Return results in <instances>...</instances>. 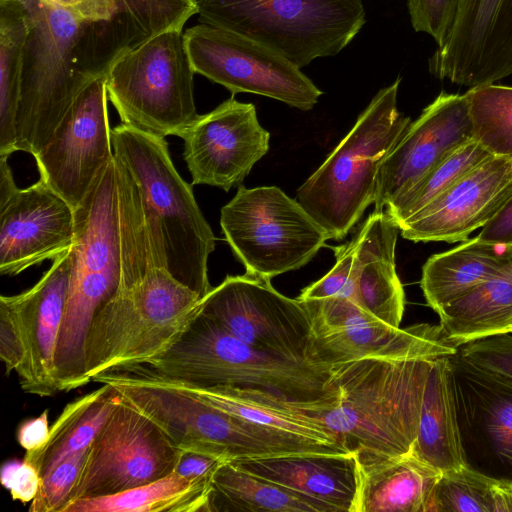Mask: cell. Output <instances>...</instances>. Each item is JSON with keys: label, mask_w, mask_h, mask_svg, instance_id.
<instances>
[{"label": "cell", "mask_w": 512, "mask_h": 512, "mask_svg": "<svg viewBox=\"0 0 512 512\" xmlns=\"http://www.w3.org/2000/svg\"><path fill=\"white\" fill-rule=\"evenodd\" d=\"M112 146L133 179L154 264L205 296L212 289L208 258L215 236L165 138L121 123L112 129Z\"/></svg>", "instance_id": "cell-1"}, {"label": "cell", "mask_w": 512, "mask_h": 512, "mask_svg": "<svg viewBox=\"0 0 512 512\" xmlns=\"http://www.w3.org/2000/svg\"><path fill=\"white\" fill-rule=\"evenodd\" d=\"M433 360L364 358L333 364L337 402L327 408L298 407L346 452L408 453Z\"/></svg>", "instance_id": "cell-2"}, {"label": "cell", "mask_w": 512, "mask_h": 512, "mask_svg": "<svg viewBox=\"0 0 512 512\" xmlns=\"http://www.w3.org/2000/svg\"><path fill=\"white\" fill-rule=\"evenodd\" d=\"M146 366L167 378L297 405L327 408L338 400L331 366L259 351L200 310L181 336Z\"/></svg>", "instance_id": "cell-3"}, {"label": "cell", "mask_w": 512, "mask_h": 512, "mask_svg": "<svg viewBox=\"0 0 512 512\" xmlns=\"http://www.w3.org/2000/svg\"><path fill=\"white\" fill-rule=\"evenodd\" d=\"M75 234L55 375L59 392L82 387L85 344L92 320L121 281L118 191L114 156L74 209Z\"/></svg>", "instance_id": "cell-4"}, {"label": "cell", "mask_w": 512, "mask_h": 512, "mask_svg": "<svg viewBox=\"0 0 512 512\" xmlns=\"http://www.w3.org/2000/svg\"><path fill=\"white\" fill-rule=\"evenodd\" d=\"M203 297L154 264L122 280L90 325L85 344L87 383L107 370L146 365L164 352L197 315Z\"/></svg>", "instance_id": "cell-5"}, {"label": "cell", "mask_w": 512, "mask_h": 512, "mask_svg": "<svg viewBox=\"0 0 512 512\" xmlns=\"http://www.w3.org/2000/svg\"><path fill=\"white\" fill-rule=\"evenodd\" d=\"M92 381L114 387L153 420L180 450H195L227 461L296 453H344L267 430L152 380L141 365L97 374Z\"/></svg>", "instance_id": "cell-6"}, {"label": "cell", "mask_w": 512, "mask_h": 512, "mask_svg": "<svg viewBox=\"0 0 512 512\" xmlns=\"http://www.w3.org/2000/svg\"><path fill=\"white\" fill-rule=\"evenodd\" d=\"M400 81L378 91L352 129L297 190V201L328 239H343L374 203L379 167L411 122L397 108Z\"/></svg>", "instance_id": "cell-7"}, {"label": "cell", "mask_w": 512, "mask_h": 512, "mask_svg": "<svg viewBox=\"0 0 512 512\" xmlns=\"http://www.w3.org/2000/svg\"><path fill=\"white\" fill-rule=\"evenodd\" d=\"M199 21L250 38L302 68L335 56L365 24L362 0H198Z\"/></svg>", "instance_id": "cell-8"}, {"label": "cell", "mask_w": 512, "mask_h": 512, "mask_svg": "<svg viewBox=\"0 0 512 512\" xmlns=\"http://www.w3.org/2000/svg\"><path fill=\"white\" fill-rule=\"evenodd\" d=\"M30 11L32 28L16 117V151L35 156L96 77L84 69L79 52L89 21L40 1Z\"/></svg>", "instance_id": "cell-9"}, {"label": "cell", "mask_w": 512, "mask_h": 512, "mask_svg": "<svg viewBox=\"0 0 512 512\" xmlns=\"http://www.w3.org/2000/svg\"><path fill=\"white\" fill-rule=\"evenodd\" d=\"M194 74L183 31H165L110 65L108 100L121 123L164 138L181 137L199 116Z\"/></svg>", "instance_id": "cell-10"}, {"label": "cell", "mask_w": 512, "mask_h": 512, "mask_svg": "<svg viewBox=\"0 0 512 512\" xmlns=\"http://www.w3.org/2000/svg\"><path fill=\"white\" fill-rule=\"evenodd\" d=\"M226 241L246 272L272 279L306 265L325 246V230L276 186H239L221 208Z\"/></svg>", "instance_id": "cell-11"}, {"label": "cell", "mask_w": 512, "mask_h": 512, "mask_svg": "<svg viewBox=\"0 0 512 512\" xmlns=\"http://www.w3.org/2000/svg\"><path fill=\"white\" fill-rule=\"evenodd\" d=\"M200 312L259 351L316 363L308 311L297 298L278 292L271 279L229 275L203 297Z\"/></svg>", "instance_id": "cell-12"}, {"label": "cell", "mask_w": 512, "mask_h": 512, "mask_svg": "<svg viewBox=\"0 0 512 512\" xmlns=\"http://www.w3.org/2000/svg\"><path fill=\"white\" fill-rule=\"evenodd\" d=\"M195 73L232 95L253 93L310 110L323 92L291 61L240 34L198 24L183 32Z\"/></svg>", "instance_id": "cell-13"}, {"label": "cell", "mask_w": 512, "mask_h": 512, "mask_svg": "<svg viewBox=\"0 0 512 512\" xmlns=\"http://www.w3.org/2000/svg\"><path fill=\"white\" fill-rule=\"evenodd\" d=\"M300 301L311 318L313 357L321 365L364 358L436 359L458 351L440 325L393 327L343 297Z\"/></svg>", "instance_id": "cell-14"}, {"label": "cell", "mask_w": 512, "mask_h": 512, "mask_svg": "<svg viewBox=\"0 0 512 512\" xmlns=\"http://www.w3.org/2000/svg\"><path fill=\"white\" fill-rule=\"evenodd\" d=\"M179 452L153 420L120 394L90 446L75 500L112 495L164 477L174 471Z\"/></svg>", "instance_id": "cell-15"}, {"label": "cell", "mask_w": 512, "mask_h": 512, "mask_svg": "<svg viewBox=\"0 0 512 512\" xmlns=\"http://www.w3.org/2000/svg\"><path fill=\"white\" fill-rule=\"evenodd\" d=\"M105 76L78 95L53 135L34 157L40 178L77 208L113 159Z\"/></svg>", "instance_id": "cell-16"}, {"label": "cell", "mask_w": 512, "mask_h": 512, "mask_svg": "<svg viewBox=\"0 0 512 512\" xmlns=\"http://www.w3.org/2000/svg\"><path fill=\"white\" fill-rule=\"evenodd\" d=\"M180 138L192 184L229 191L269 151L270 134L260 125L253 104L231 97L199 115Z\"/></svg>", "instance_id": "cell-17"}, {"label": "cell", "mask_w": 512, "mask_h": 512, "mask_svg": "<svg viewBox=\"0 0 512 512\" xmlns=\"http://www.w3.org/2000/svg\"><path fill=\"white\" fill-rule=\"evenodd\" d=\"M429 69L470 88L512 75V0H460L452 30Z\"/></svg>", "instance_id": "cell-18"}, {"label": "cell", "mask_w": 512, "mask_h": 512, "mask_svg": "<svg viewBox=\"0 0 512 512\" xmlns=\"http://www.w3.org/2000/svg\"><path fill=\"white\" fill-rule=\"evenodd\" d=\"M470 139L472 129L465 94L440 93L410 122L382 161L376 176L374 210H384Z\"/></svg>", "instance_id": "cell-19"}, {"label": "cell", "mask_w": 512, "mask_h": 512, "mask_svg": "<svg viewBox=\"0 0 512 512\" xmlns=\"http://www.w3.org/2000/svg\"><path fill=\"white\" fill-rule=\"evenodd\" d=\"M74 209L42 178L0 200V273L13 276L73 245Z\"/></svg>", "instance_id": "cell-20"}, {"label": "cell", "mask_w": 512, "mask_h": 512, "mask_svg": "<svg viewBox=\"0 0 512 512\" xmlns=\"http://www.w3.org/2000/svg\"><path fill=\"white\" fill-rule=\"evenodd\" d=\"M512 195V158L490 156L399 226L414 242H463Z\"/></svg>", "instance_id": "cell-21"}, {"label": "cell", "mask_w": 512, "mask_h": 512, "mask_svg": "<svg viewBox=\"0 0 512 512\" xmlns=\"http://www.w3.org/2000/svg\"><path fill=\"white\" fill-rule=\"evenodd\" d=\"M399 231L385 210H374L349 242L333 247L346 272L338 297L351 300L393 327H400L405 309V293L395 265Z\"/></svg>", "instance_id": "cell-22"}, {"label": "cell", "mask_w": 512, "mask_h": 512, "mask_svg": "<svg viewBox=\"0 0 512 512\" xmlns=\"http://www.w3.org/2000/svg\"><path fill=\"white\" fill-rule=\"evenodd\" d=\"M72 267L71 248L53 260L51 267L31 288L1 296L18 320L26 359L17 373L22 390L47 397L59 392L55 359Z\"/></svg>", "instance_id": "cell-23"}, {"label": "cell", "mask_w": 512, "mask_h": 512, "mask_svg": "<svg viewBox=\"0 0 512 512\" xmlns=\"http://www.w3.org/2000/svg\"><path fill=\"white\" fill-rule=\"evenodd\" d=\"M195 14L198 0H113L108 21L87 24L79 42L81 63L92 76H105L117 58L160 33L183 31Z\"/></svg>", "instance_id": "cell-24"}, {"label": "cell", "mask_w": 512, "mask_h": 512, "mask_svg": "<svg viewBox=\"0 0 512 512\" xmlns=\"http://www.w3.org/2000/svg\"><path fill=\"white\" fill-rule=\"evenodd\" d=\"M449 361L458 418L472 422L467 426L500 464L502 480L512 483V378L468 362L458 351Z\"/></svg>", "instance_id": "cell-25"}, {"label": "cell", "mask_w": 512, "mask_h": 512, "mask_svg": "<svg viewBox=\"0 0 512 512\" xmlns=\"http://www.w3.org/2000/svg\"><path fill=\"white\" fill-rule=\"evenodd\" d=\"M233 465L316 499L334 512H354L358 488L355 453H296L238 459Z\"/></svg>", "instance_id": "cell-26"}, {"label": "cell", "mask_w": 512, "mask_h": 512, "mask_svg": "<svg viewBox=\"0 0 512 512\" xmlns=\"http://www.w3.org/2000/svg\"><path fill=\"white\" fill-rule=\"evenodd\" d=\"M358 488L354 512H426L442 474L411 451L355 453Z\"/></svg>", "instance_id": "cell-27"}, {"label": "cell", "mask_w": 512, "mask_h": 512, "mask_svg": "<svg viewBox=\"0 0 512 512\" xmlns=\"http://www.w3.org/2000/svg\"><path fill=\"white\" fill-rule=\"evenodd\" d=\"M411 452L442 473L468 466L449 356L434 359L428 372Z\"/></svg>", "instance_id": "cell-28"}, {"label": "cell", "mask_w": 512, "mask_h": 512, "mask_svg": "<svg viewBox=\"0 0 512 512\" xmlns=\"http://www.w3.org/2000/svg\"><path fill=\"white\" fill-rule=\"evenodd\" d=\"M512 263V245L478 237L434 254L422 267L420 286L427 304L437 312L471 288L502 273Z\"/></svg>", "instance_id": "cell-29"}, {"label": "cell", "mask_w": 512, "mask_h": 512, "mask_svg": "<svg viewBox=\"0 0 512 512\" xmlns=\"http://www.w3.org/2000/svg\"><path fill=\"white\" fill-rule=\"evenodd\" d=\"M445 337L459 347L512 333V263L437 311Z\"/></svg>", "instance_id": "cell-30"}, {"label": "cell", "mask_w": 512, "mask_h": 512, "mask_svg": "<svg viewBox=\"0 0 512 512\" xmlns=\"http://www.w3.org/2000/svg\"><path fill=\"white\" fill-rule=\"evenodd\" d=\"M120 400L119 392L108 384L68 403L50 427L43 447L26 452L23 459L43 477L69 456L87 450Z\"/></svg>", "instance_id": "cell-31"}, {"label": "cell", "mask_w": 512, "mask_h": 512, "mask_svg": "<svg viewBox=\"0 0 512 512\" xmlns=\"http://www.w3.org/2000/svg\"><path fill=\"white\" fill-rule=\"evenodd\" d=\"M213 480L176 472L149 483L97 498L73 501L64 512H210Z\"/></svg>", "instance_id": "cell-32"}, {"label": "cell", "mask_w": 512, "mask_h": 512, "mask_svg": "<svg viewBox=\"0 0 512 512\" xmlns=\"http://www.w3.org/2000/svg\"><path fill=\"white\" fill-rule=\"evenodd\" d=\"M31 11L20 0H0V157L16 151V117Z\"/></svg>", "instance_id": "cell-33"}, {"label": "cell", "mask_w": 512, "mask_h": 512, "mask_svg": "<svg viewBox=\"0 0 512 512\" xmlns=\"http://www.w3.org/2000/svg\"><path fill=\"white\" fill-rule=\"evenodd\" d=\"M211 511L334 512L316 499L239 469L230 461L214 475Z\"/></svg>", "instance_id": "cell-34"}, {"label": "cell", "mask_w": 512, "mask_h": 512, "mask_svg": "<svg viewBox=\"0 0 512 512\" xmlns=\"http://www.w3.org/2000/svg\"><path fill=\"white\" fill-rule=\"evenodd\" d=\"M426 512H512V483L468 466L444 472Z\"/></svg>", "instance_id": "cell-35"}, {"label": "cell", "mask_w": 512, "mask_h": 512, "mask_svg": "<svg viewBox=\"0 0 512 512\" xmlns=\"http://www.w3.org/2000/svg\"><path fill=\"white\" fill-rule=\"evenodd\" d=\"M490 156L477 141L468 140L384 210L399 227Z\"/></svg>", "instance_id": "cell-36"}, {"label": "cell", "mask_w": 512, "mask_h": 512, "mask_svg": "<svg viewBox=\"0 0 512 512\" xmlns=\"http://www.w3.org/2000/svg\"><path fill=\"white\" fill-rule=\"evenodd\" d=\"M472 139L490 155L512 158V87L486 84L465 93Z\"/></svg>", "instance_id": "cell-37"}, {"label": "cell", "mask_w": 512, "mask_h": 512, "mask_svg": "<svg viewBox=\"0 0 512 512\" xmlns=\"http://www.w3.org/2000/svg\"><path fill=\"white\" fill-rule=\"evenodd\" d=\"M89 449L67 457L52 467L43 477L37 496L31 501L30 512H64L75 500Z\"/></svg>", "instance_id": "cell-38"}, {"label": "cell", "mask_w": 512, "mask_h": 512, "mask_svg": "<svg viewBox=\"0 0 512 512\" xmlns=\"http://www.w3.org/2000/svg\"><path fill=\"white\" fill-rule=\"evenodd\" d=\"M460 0H408L412 27L429 34L442 46L447 40L458 11Z\"/></svg>", "instance_id": "cell-39"}, {"label": "cell", "mask_w": 512, "mask_h": 512, "mask_svg": "<svg viewBox=\"0 0 512 512\" xmlns=\"http://www.w3.org/2000/svg\"><path fill=\"white\" fill-rule=\"evenodd\" d=\"M458 353L468 362L512 378V335L503 333L465 343Z\"/></svg>", "instance_id": "cell-40"}, {"label": "cell", "mask_w": 512, "mask_h": 512, "mask_svg": "<svg viewBox=\"0 0 512 512\" xmlns=\"http://www.w3.org/2000/svg\"><path fill=\"white\" fill-rule=\"evenodd\" d=\"M0 358L6 375L19 372L26 359V347L15 313L0 299Z\"/></svg>", "instance_id": "cell-41"}, {"label": "cell", "mask_w": 512, "mask_h": 512, "mask_svg": "<svg viewBox=\"0 0 512 512\" xmlns=\"http://www.w3.org/2000/svg\"><path fill=\"white\" fill-rule=\"evenodd\" d=\"M0 480L13 500L26 504L37 496L42 477L37 468L25 459H11L3 463Z\"/></svg>", "instance_id": "cell-42"}, {"label": "cell", "mask_w": 512, "mask_h": 512, "mask_svg": "<svg viewBox=\"0 0 512 512\" xmlns=\"http://www.w3.org/2000/svg\"><path fill=\"white\" fill-rule=\"evenodd\" d=\"M225 462L228 461L212 454L180 450L174 472L188 479L213 480L216 471Z\"/></svg>", "instance_id": "cell-43"}, {"label": "cell", "mask_w": 512, "mask_h": 512, "mask_svg": "<svg viewBox=\"0 0 512 512\" xmlns=\"http://www.w3.org/2000/svg\"><path fill=\"white\" fill-rule=\"evenodd\" d=\"M41 3L68 11L89 22L108 21L113 13V0H39Z\"/></svg>", "instance_id": "cell-44"}, {"label": "cell", "mask_w": 512, "mask_h": 512, "mask_svg": "<svg viewBox=\"0 0 512 512\" xmlns=\"http://www.w3.org/2000/svg\"><path fill=\"white\" fill-rule=\"evenodd\" d=\"M477 237L496 245H512V195L498 213L482 227Z\"/></svg>", "instance_id": "cell-45"}, {"label": "cell", "mask_w": 512, "mask_h": 512, "mask_svg": "<svg viewBox=\"0 0 512 512\" xmlns=\"http://www.w3.org/2000/svg\"><path fill=\"white\" fill-rule=\"evenodd\" d=\"M49 411L44 410L39 416L21 423L17 430V440L26 452L40 449L49 437Z\"/></svg>", "instance_id": "cell-46"}, {"label": "cell", "mask_w": 512, "mask_h": 512, "mask_svg": "<svg viewBox=\"0 0 512 512\" xmlns=\"http://www.w3.org/2000/svg\"><path fill=\"white\" fill-rule=\"evenodd\" d=\"M20 1H22L29 8L33 7L38 2V0H20Z\"/></svg>", "instance_id": "cell-47"}]
</instances>
